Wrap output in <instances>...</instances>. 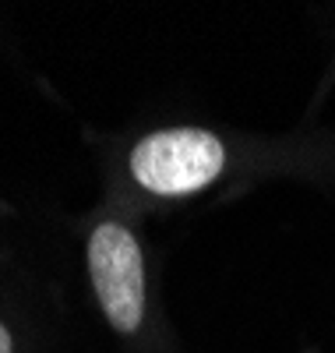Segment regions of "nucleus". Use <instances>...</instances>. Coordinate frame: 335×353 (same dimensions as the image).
Segmentation results:
<instances>
[{
    "label": "nucleus",
    "instance_id": "obj_1",
    "mask_svg": "<svg viewBox=\"0 0 335 353\" xmlns=\"http://www.w3.org/2000/svg\"><path fill=\"white\" fill-rule=\"evenodd\" d=\"M226 166V149L216 134L201 128L156 131L134 145L131 173L134 181L156 194L180 198L208 188Z\"/></svg>",
    "mask_w": 335,
    "mask_h": 353
},
{
    "label": "nucleus",
    "instance_id": "obj_2",
    "mask_svg": "<svg viewBox=\"0 0 335 353\" xmlns=\"http://www.w3.org/2000/svg\"><path fill=\"white\" fill-rule=\"evenodd\" d=\"M88 269H92V286L110 325L120 332H134L145 314V272L131 230L120 223H103L88 244Z\"/></svg>",
    "mask_w": 335,
    "mask_h": 353
},
{
    "label": "nucleus",
    "instance_id": "obj_3",
    "mask_svg": "<svg viewBox=\"0 0 335 353\" xmlns=\"http://www.w3.org/2000/svg\"><path fill=\"white\" fill-rule=\"evenodd\" d=\"M0 353H11V336H8L4 325H0Z\"/></svg>",
    "mask_w": 335,
    "mask_h": 353
}]
</instances>
